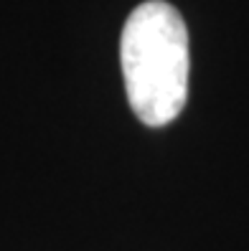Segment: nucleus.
I'll list each match as a JSON object with an SVG mask.
<instances>
[{
	"mask_svg": "<svg viewBox=\"0 0 249 251\" xmlns=\"http://www.w3.org/2000/svg\"><path fill=\"white\" fill-rule=\"evenodd\" d=\"M120 61L127 101L148 127L170 125L188 99V31L166 0L140 3L122 28Z\"/></svg>",
	"mask_w": 249,
	"mask_h": 251,
	"instance_id": "nucleus-1",
	"label": "nucleus"
}]
</instances>
